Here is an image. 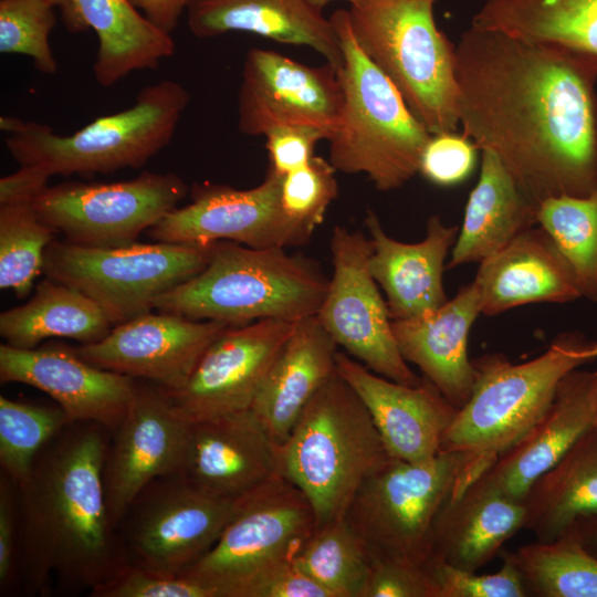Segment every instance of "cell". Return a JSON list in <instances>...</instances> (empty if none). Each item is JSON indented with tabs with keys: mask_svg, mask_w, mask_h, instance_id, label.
Instances as JSON below:
<instances>
[{
	"mask_svg": "<svg viewBox=\"0 0 597 597\" xmlns=\"http://www.w3.org/2000/svg\"><path fill=\"white\" fill-rule=\"evenodd\" d=\"M51 175L36 166L20 168L0 179V207L32 203L48 187Z\"/></svg>",
	"mask_w": 597,
	"mask_h": 597,
	"instance_id": "cell-48",
	"label": "cell"
},
{
	"mask_svg": "<svg viewBox=\"0 0 597 597\" xmlns=\"http://www.w3.org/2000/svg\"><path fill=\"white\" fill-rule=\"evenodd\" d=\"M336 370L366 406L391 459L423 462L440 444L458 408L426 377L415 386L383 377L337 352Z\"/></svg>",
	"mask_w": 597,
	"mask_h": 597,
	"instance_id": "cell-22",
	"label": "cell"
},
{
	"mask_svg": "<svg viewBox=\"0 0 597 597\" xmlns=\"http://www.w3.org/2000/svg\"><path fill=\"white\" fill-rule=\"evenodd\" d=\"M23 119L13 117V116H1L0 117V129L8 135L14 134L21 127Z\"/></svg>",
	"mask_w": 597,
	"mask_h": 597,
	"instance_id": "cell-51",
	"label": "cell"
},
{
	"mask_svg": "<svg viewBox=\"0 0 597 597\" xmlns=\"http://www.w3.org/2000/svg\"><path fill=\"white\" fill-rule=\"evenodd\" d=\"M337 346L316 315L295 322L251 406L277 446L336 371Z\"/></svg>",
	"mask_w": 597,
	"mask_h": 597,
	"instance_id": "cell-29",
	"label": "cell"
},
{
	"mask_svg": "<svg viewBox=\"0 0 597 597\" xmlns=\"http://www.w3.org/2000/svg\"><path fill=\"white\" fill-rule=\"evenodd\" d=\"M130 2L154 24L171 33L186 12L189 0H130Z\"/></svg>",
	"mask_w": 597,
	"mask_h": 597,
	"instance_id": "cell-49",
	"label": "cell"
},
{
	"mask_svg": "<svg viewBox=\"0 0 597 597\" xmlns=\"http://www.w3.org/2000/svg\"><path fill=\"white\" fill-rule=\"evenodd\" d=\"M315 528L306 495L279 474L239 499L216 544L180 575L208 588L212 597H238L256 574L293 558Z\"/></svg>",
	"mask_w": 597,
	"mask_h": 597,
	"instance_id": "cell-11",
	"label": "cell"
},
{
	"mask_svg": "<svg viewBox=\"0 0 597 597\" xmlns=\"http://www.w3.org/2000/svg\"><path fill=\"white\" fill-rule=\"evenodd\" d=\"M596 359L597 342L578 333L558 335L525 363L503 354L473 359V390L443 433L440 452H472L489 468L543 417L562 379Z\"/></svg>",
	"mask_w": 597,
	"mask_h": 597,
	"instance_id": "cell-6",
	"label": "cell"
},
{
	"mask_svg": "<svg viewBox=\"0 0 597 597\" xmlns=\"http://www.w3.org/2000/svg\"><path fill=\"white\" fill-rule=\"evenodd\" d=\"M523 530L549 542L597 515V427L593 426L530 488Z\"/></svg>",
	"mask_w": 597,
	"mask_h": 597,
	"instance_id": "cell-32",
	"label": "cell"
},
{
	"mask_svg": "<svg viewBox=\"0 0 597 597\" xmlns=\"http://www.w3.org/2000/svg\"><path fill=\"white\" fill-rule=\"evenodd\" d=\"M519 572L527 596L597 597V556L568 530L549 542L501 551Z\"/></svg>",
	"mask_w": 597,
	"mask_h": 597,
	"instance_id": "cell-35",
	"label": "cell"
},
{
	"mask_svg": "<svg viewBox=\"0 0 597 597\" xmlns=\"http://www.w3.org/2000/svg\"><path fill=\"white\" fill-rule=\"evenodd\" d=\"M481 314L495 316L530 303H568L582 298L575 274L541 226L519 234L480 262L472 281Z\"/></svg>",
	"mask_w": 597,
	"mask_h": 597,
	"instance_id": "cell-25",
	"label": "cell"
},
{
	"mask_svg": "<svg viewBox=\"0 0 597 597\" xmlns=\"http://www.w3.org/2000/svg\"><path fill=\"white\" fill-rule=\"evenodd\" d=\"M51 2L54 7H59L61 9V15L62 20L65 19L72 9V0H48Z\"/></svg>",
	"mask_w": 597,
	"mask_h": 597,
	"instance_id": "cell-52",
	"label": "cell"
},
{
	"mask_svg": "<svg viewBox=\"0 0 597 597\" xmlns=\"http://www.w3.org/2000/svg\"><path fill=\"white\" fill-rule=\"evenodd\" d=\"M525 507L476 476L443 507L433 527L430 561L478 572L523 530ZM428 562V563H429Z\"/></svg>",
	"mask_w": 597,
	"mask_h": 597,
	"instance_id": "cell-28",
	"label": "cell"
},
{
	"mask_svg": "<svg viewBox=\"0 0 597 597\" xmlns=\"http://www.w3.org/2000/svg\"><path fill=\"white\" fill-rule=\"evenodd\" d=\"M294 563L328 597H362L373 566L345 516L317 526L295 554Z\"/></svg>",
	"mask_w": 597,
	"mask_h": 597,
	"instance_id": "cell-36",
	"label": "cell"
},
{
	"mask_svg": "<svg viewBox=\"0 0 597 597\" xmlns=\"http://www.w3.org/2000/svg\"><path fill=\"white\" fill-rule=\"evenodd\" d=\"M0 380L42 390L71 421L97 422L109 430L125 417L137 388V379L98 368L59 344L31 349L1 344Z\"/></svg>",
	"mask_w": 597,
	"mask_h": 597,
	"instance_id": "cell-20",
	"label": "cell"
},
{
	"mask_svg": "<svg viewBox=\"0 0 597 597\" xmlns=\"http://www.w3.org/2000/svg\"><path fill=\"white\" fill-rule=\"evenodd\" d=\"M537 224L570 265L582 298L597 302V187L585 197L545 199L538 205Z\"/></svg>",
	"mask_w": 597,
	"mask_h": 597,
	"instance_id": "cell-37",
	"label": "cell"
},
{
	"mask_svg": "<svg viewBox=\"0 0 597 597\" xmlns=\"http://www.w3.org/2000/svg\"><path fill=\"white\" fill-rule=\"evenodd\" d=\"M187 426L172 411L161 387L137 379L128 411L109 430L102 467L106 507L116 531L132 501L150 481L180 471Z\"/></svg>",
	"mask_w": 597,
	"mask_h": 597,
	"instance_id": "cell-18",
	"label": "cell"
},
{
	"mask_svg": "<svg viewBox=\"0 0 597 597\" xmlns=\"http://www.w3.org/2000/svg\"><path fill=\"white\" fill-rule=\"evenodd\" d=\"M436 597H527L516 568L503 559L492 574H478L430 561L427 565Z\"/></svg>",
	"mask_w": 597,
	"mask_h": 597,
	"instance_id": "cell-42",
	"label": "cell"
},
{
	"mask_svg": "<svg viewBox=\"0 0 597 597\" xmlns=\"http://www.w3.org/2000/svg\"><path fill=\"white\" fill-rule=\"evenodd\" d=\"M265 148L270 158V169L281 176L304 167L315 156L317 143L328 139L327 134L307 125H282L265 135Z\"/></svg>",
	"mask_w": 597,
	"mask_h": 597,
	"instance_id": "cell-45",
	"label": "cell"
},
{
	"mask_svg": "<svg viewBox=\"0 0 597 597\" xmlns=\"http://www.w3.org/2000/svg\"><path fill=\"white\" fill-rule=\"evenodd\" d=\"M54 6L48 0H0V52L21 54L46 75L57 71L50 45L56 23Z\"/></svg>",
	"mask_w": 597,
	"mask_h": 597,
	"instance_id": "cell-40",
	"label": "cell"
},
{
	"mask_svg": "<svg viewBox=\"0 0 597 597\" xmlns=\"http://www.w3.org/2000/svg\"><path fill=\"white\" fill-rule=\"evenodd\" d=\"M56 231L32 203L0 207V287L24 298L43 272L44 253Z\"/></svg>",
	"mask_w": 597,
	"mask_h": 597,
	"instance_id": "cell-38",
	"label": "cell"
},
{
	"mask_svg": "<svg viewBox=\"0 0 597 597\" xmlns=\"http://www.w3.org/2000/svg\"><path fill=\"white\" fill-rule=\"evenodd\" d=\"M72 33L95 31L98 40L93 74L111 87L134 71L155 70L175 53V41L154 24L130 0H72L62 20Z\"/></svg>",
	"mask_w": 597,
	"mask_h": 597,
	"instance_id": "cell-30",
	"label": "cell"
},
{
	"mask_svg": "<svg viewBox=\"0 0 597 597\" xmlns=\"http://www.w3.org/2000/svg\"><path fill=\"white\" fill-rule=\"evenodd\" d=\"M188 192L175 172L143 171L115 182H63L48 186L32 202L39 218L65 240L84 247L136 242Z\"/></svg>",
	"mask_w": 597,
	"mask_h": 597,
	"instance_id": "cell-13",
	"label": "cell"
},
{
	"mask_svg": "<svg viewBox=\"0 0 597 597\" xmlns=\"http://www.w3.org/2000/svg\"><path fill=\"white\" fill-rule=\"evenodd\" d=\"M294 324L266 318L228 327L208 346L184 386L161 387L172 411L192 422L251 408Z\"/></svg>",
	"mask_w": 597,
	"mask_h": 597,
	"instance_id": "cell-16",
	"label": "cell"
},
{
	"mask_svg": "<svg viewBox=\"0 0 597 597\" xmlns=\"http://www.w3.org/2000/svg\"><path fill=\"white\" fill-rule=\"evenodd\" d=\"M112 329L102 308L78 290L50 277L40 282L24 304L0 314V334L6 344L35 348L51 337L81 344L101 341Z\"/></svg>",
	"mask_w": 597,
	"mask_h": 597,
	"instance_id": "cell-34",
	"label": "cell"
},
{
	"mask_svg": "<svg viewBox=\"0 0 597 597\" xmlns=\"http://www.w3.org/2000/svg\"><path fill=\"white\" fill-rule=\"evenodd\" d=\"M343 106L338 70L310 66L271 50L251 49L238 93V128L265 135L282 125H307L334 134ZM327 139V140H328Z\"/></svg>",
	"mask_w": 597,
	"mask_h": 597,
	"instance_id": "cell-17",
	"label": "cell"
},
{
	"mask_svg": "<svg viewBox=\"0 0 597 597\" xmlns=\"http://www.w3.org/2000/svg\"><path fill=\"white\" fill-rule=\"evenodd\" d=\"M212 244L102 248L54 240L45 250L43 272L85 294L117 325L150 312L160 295L202 271Z\"/></svg>",
	"mask_w": 597,
	"mask_h": 597,
	"instance_id": "cell-10",
	"label": "cell"
},
{
	"mask_svg": "<svg viewBox=\"0 0 597 597\" xmlns=\"http://www.w3.org/2000/svg\"><path fill=\"white\" fill-rule=\"evenodd\" d=\"M365 224L373 247L369 270L386 293L392 321L425 315L449 300L443 287L444 260L457 241L458 227L433 214L427 221L426 238L406 243L390 238L371 210Z\"/></svg>",
	"mask_w": 597,
	"mask_h": 597,
	"instance_id": "cell-24",
	"label": "cell"
},
{
	"mask_svg": "<svg viewBox=\"0 0 597 597\" xmlns=\"http://www.w3.org/2000/svg\"><path fill=\"white\" fill-rule=\"evenodd\" d=\"M178 473L206 493L239 500L281 474L279 446L251 408L188 422Z\"/></svg>",
	"mask_w": 597,
	"mask_h": 597,
	"instance_id": "cell-21",
	"label": "cell"
},
{
	"mask_svg": "<svg viewBox=\"0 0 597 597\" xmlns=\"http://www.w3.org/2000/svg\"><path fill=\"white\" fill-rule=\"evenodd\" d=\"M371 251L370 239L362 231L334 228L333 275L316 316L336 344L371 371L415 386L422 378L399 350L387 302L369 270Z\"/></svg>",
	"mask_w": 597,
	"mask_h": 597,
	"instance_id": "cell-14",
	"label": "cell"
},
{
	"mask_svg": "<svg viewBox=\"0 0 597 597\" xmlns=\"http://www.w3.org/2000/svg\"><path fill=\"white\" fill-rule=\"evenodd\" d=\"M336 171L329 160L314 156L304 167L282 178L281 205L284 212L312 234L338 195Z\"/></svg>",
	"mask_w": 597,
	"mask_h": 597,
	"instance_id": "cell-41",
	"label": "cell"
},
{
	"mask_svg": "<svg viewBox=\"0 0 597 597\" xmlns=\"http://www.w3.org/2000/svg\"><path fill=\"white\" fill-rule=\"evenodd\" d=\"M328 285L313 261L285 248L219 241L205 269L160 295L154 308L233 326L266 318L295 323L317 314Z\"/></svg>",
	"mask_w": 597,
	"mask_h": 597,
	"instance_id": "cell-3",
	"label": "cell"
},
{
	"mask_svg": "<svg viewBox=\"0 0 597 597\" xmlns=\"http://www.w3.org/2000/svg\"><path fill=\"white\" fill-rule=\"evenodd\" d=\"M479 148L463 134H432L420 159L419 172L431 184L450 187L473 171Z\"/></svg>",
	"mask_w": 597,
	"mask_h": 597,
	"instance_id": "cell-44",
	"label": "cell"
},
{
	"mask_svg": "<svg viewBox=\"0 0 597 597\" xmlns=\"http://www.w3.org/2000/svg\"><path fill=\"white\" fill-rule=\"evenodd\" d=\"M186 17L189 31L199 39L248 32L311 48L336 70L343 64L333 22L310 0H189Z\"/></svg>",
	"mask_w": 597,
	"mask_h": 597,
	"instance_id": "cell-27",
	"label": "cell"
},
{
	"mask_svg": "<svg viewBox=\"0 0 597 597\" xmlns=\"http://www.w3.org/2000/svg\"><path fill=\"white\" fill-rule=\"evenodd\" d=\"M480 314L479 292L471 282L430 313L391 321L404 358L415 364L458 409L469 399L476 379L468 341Z\"/></svg>",
	"mask_w": 597,
	"mask_h": 597,
	"instance_id": "cell-26",
	"label": "cell"
},
{
	"mask_svg": "<svg viewBox=\"0 0 597 597\" xmlns=\"http://www.w3.org/2000/svg\"><path fill=\"white\" fill-rule=\"evenodd\" d=\"M481 153L479 180L468 198L447 269L480 263L537 226L538 205L493 153Z\"/></svg>",
	"mask_w": 597,
	"mask_h": 597,
	"instance_id": "cell-31",
	"label": "cell"
},
{
	"mask_svg": "<svg viewBox=\"0 0 597 597\" xmlns=\"http://www.w3.org/2000/svg\"><path fill=\"white\" fill-rule=\"evenodd\" d=\"M91 597H212L211 591L184 576L147 569L126 563L113 576L94 587Z\"/></svg>",
	"mask_w": 597,
	"mask_h": 597,
	"instance_id": "cell-43",
	"label": "cell"
},
{
	"mask_svg": "<svg viewBox=\"0 0 597 597\" xmlns=\"http://www.w3.org/2000/svg\"><path fill=\"white\" fill-rule=\"evenodd\" d=\"M19 515L17 485L0 474V595L18 591Z\"/></svg>",
	"mask_w": 597,
	"mask_h": 597,
	"instance_id": "cell-47",
	"label": "cell"
},
{
	"mask_svg": "<svg viewBox=\"0 0 597 597\" xmlns=\"http://www.w3.org/2000/svg\"><path fill=\"white\" fill-rule=\"evenodd\" d=\"M283 176L269 168L250 189L203 184L191 189V202L175 208L148 229L157 242L208 245L231 241L250 248L305 244L312 233L290 219L281 205Z\"/></svg>",
	"mask_w": 597,
	"mask_h": 597,
	"instance_id": "cell-15",
	"label": "cell"
},
{
	"mask_svg": "<svg viewBox=\"0 0 597 597\" xmlns=\"http://www.w3.org/2000/svg\"><path fill=\"white\" fill-rule=\"evenodd\" d=\"M597 61L471 24L455 44L458 117L537 205L597 187Z\"/></svg>",
	"mask_w": 597,
	"mask_h": 597,
	"instance_id": "cell-1",
	"label": "cell"
},
{
	"mask_svg": "<svg viewBox=\"0 0 597 597\" xmlns=\"http://www.w3.org/2000/svg\"><path fill=\"white\" fill-rule=\"evenodd\" d=\"M108 438L109 429L101 423L71 421L15 484L22 595H88L127 563L104 495Z\"/></svg>",
	"mask_w": 597,
	"mask_h": 597,
	"instance_id": "cell-2",
	"label": "cell"
},
{
	"mask_svg": "<svg viewBox=\"0 0 597 597\" xmlns=\"http://www.w3.org/2000/svg\"><path fill=\"white\" fill-rule=\"evenodd\" d=\"M189 102L182 84L163 80L142 88L130 107L98 117L72 135L23 121L6 146L20 166H36L51 176L139 168L170 143Z\"/></svg>",
	"mask_w": 597,
	"mask_h": 597,
	"instance_id": "cell-9",
	"label": "cell"
},
{
	"mask_svg": "<svg viewBox=\"0 0 597 597\" xmlns=\"http://www.w3.org/2000/svg\"><path fill=\"white\" fill-rule=\"evenodd\" d=\"M238 504L201 491L180 473L154 479L117 527L127 563L180 575L216 544Z\"/></svg>",
	"mask_w": 597,
	"mask_h": 597,
	"instance_id": "cell-12",
	"label": "cell"
},
{
	"mask_svg": "<svg viewBox=\"0 0 597 597\" xmlns=\"http://www.w3.org/2000/svg\"><path fill=\"white\" fill-rule=\"evenodd\" d=\"M438 0H360L347 10L356 42L432 134L457 132L455 44L437 27Z\"/></svg>",
	"mask_w": 597,
	"mask_h": 597,
	"instance_id": "cell-7",
	"label": "cell"
},
{
	"mask_svg": "<svg viewBox=\"0 0 597 597\" xmlns=\"http://www.w3.org/2000/svg\"><path fill=\"white\" fill-rule=\"evenodd\" d=\"M480 464L472 452L451 451L423 462L390 459L369 475L356 491L345 519L371 562L426 566L438 516L479 475Z\"/></svg>",
	"mask_w": 597,
	"mask_h": 597,
	"instance_id": "cell-8",
	"label": "cell"
},
{
	"mask_svg": "<svg viewBox=\"0 0 597 597\" xmlns=\"http://www.w3.org/2000/svg\"><path fill=\"white\" fill-rule=\"evenodd\" d=\"M230 326L221 321L148 312L112 327L101 341L73 349L98 368L175 390L185 385L208 346Z\"/></svg>",
	"mask_w": 597,
	"mask_h": 597,
	"instance_id": "cell-19",
	"label": "cell"
},
{
	"mask_svg": "<svg viewBox=\"0 0 597 597\" xmlns=\"http://www.w3.org/2000/svg\"><path fill=\"white\" fill-rule=\"evenodd\" d=\"M471 24L597 61V0H484Z\"/></svg>",
	"mask_w": 597,
	"mask_h": 597,
	"instance_id": "cell-33",
	"label": "cell"
},
{
	"mask_svg": "<svg viewBox=\"0 0 597 597\" xmlns=\"http://www.w3.org/2000/svg\"><path fill=\"white\" fill-rule=\"evenodd\" d=\"M312 3H314L315 6L320 7V8H324L326 4H328L331 1H335V0H310ZM344 1H347L349 2L350 4L355 3V2H358L360 0H344Z\"/></svg>",
	"mask_w": 597,
	"mask_h": 597,
	"instance_id": "cell-53",
	"label": "cell"
},
{
	"mask_svg": "<svg viewBox=\"0 0 597 597\" xmlns=\"http://www.w3.org/2000/svg\"><path fill=\"white\" fill-rule=\"evenodd\" d=\"M595 427H597V406H596V415H595V423H594Z\"/></svg>",
	"mask_w": 597,
	"mask_h": 597,
	"instance_id": "cell-54",
	"label": "cell"
},
{
	"mask_svg": "<svg viewBox=\"0 0 597 597\" xmlns=\"http://www.w3.org/2000/svg\"><path fill=\"white\" fill-rule=\"evenodd\" d=\"M65 411L54 406L0 397V465L14 484L22 483L41 448L65 425Z\"/></svg>",
	"mask_w": 597,
	"mask_h": 597,
	"instance_id": "cell-39",
	"label": "cell"
},
{
	"mask_svg": "<svg viewBox=\"0 0 597 597\" xmlns=\"http://www.w3.org/2000/svg\"><path fill=\"white\" fill-rule=\"evenodd\" d=\"M390 459L366 406L337 370L279 446L280 473L306 495L316 527L344 517L362 483Z\"/></svg>",
	"mask_w": 597,
	"mask_h": 597,
	"instance_id": "cell-4",
	"label": "cell"
},
{
	"mask_svg": "<svg viewBox=\"0 0 597 597\" xmlns=\"http://www.w3.org/2000/svg\"><path fill=\"white\" fill-rule=\"evenodd\" d=\"M362 597H436L427 566L376 562Z\"/></svg>",
	"mask_w": 597,
	"mask_h": 597,
	"instance_id": "cell-46",
	"label": "cell"
},
{
	"mask_svg": "<svg viewBox=\"0 0 597 597\" xmlns=\"http://www.w3.org/2000/svg\"><path fill=\"white\" fill-rule=\"evenodd\" d=\"M597 370L577 368L559 383L543 417L478 476L524 502L531 485L595 423Z\"/></svg>",
	"mask_w": 597,
	"mask_h": 597,
	"instance_id": "cell-23",
	"label": "cell"
},
{
	"mask_svg": "<svg viewBox=\"0 0 597 597\" xmlns=\"http://www.w3.org/2000/svg\"><path fill=\"white\" fill-rule=\"evenodd\" d=\"M343 51L338 76L343 106L328 139V160L344 174H364L379 191L402 187L419 172L431 134L410 112L391 81L363 52L347 10L331 17Z\"/></svg>",
	"mask_w": 597,
	"mask_h": 597,
	"instance_id": "cell-5",
	"label": "cell"
},
{
	"mask_svg": "<svg viewBox=\"0 0 597 597\" xmlns=\"http://www.w3.org/2000/svg\"><path fill=\"white\" fill-rule=\"evenodd\" d=\"M575 532L582 544L597 556V515L584 517L569 528Z\"/></svg>",
	"mask_w": 597,
	"mask_h": 597,
	"instance_id": "cell-50",
	"label": "cell"
}]
</instances>
